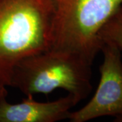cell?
<instances>
[{
    "mask_svg": "<svg viewBox=\"0 0 122 122\" xmlns=\"http://www.w3.org/2000/svg\"><path fill=\"white\" fill-rule=\"evenodd\" d=\"M92 65L76 53L50 48L20 61L14 69L10 87L26 96L63 89L79 102L92 90Z\"/></svg>",
    "mask_w": 122,
    "mask_h": 122,
    "instance_id": "2",
    "label": "cell"
},
{
    "mask_svg": "<svg viewBox=\"0 0 122 122\" xmlns=\"http://www.w3.org/2000/svg\"><path fill=\"white\" fill-rule=\"evenodd\" d=\"M51 48L76 53L93 63L102 44L100 29L122 0H53Z\"/></svg>",
    "mask_w": 122,
    "mask_h": 122,
    "instance_id": "3",
    "label": "cell"
},
{
    "mask_svg": "<svg viewBox=\"0 0 122 122\" xmlns=\"http://www.w3.org/2000/svg\"><path fill=\"white\" fill-rule=\"evenodd\" d=\"M8 91L0 92V122H56L68 119L71 109L79 102L68 94L51 102H38L26 96L20 102L7 100Z\"/></svg>",
    "mask_w": 122,
    "mask_h": 122,
    "instance_id": "5",
    "label": "cell"
},
{
    "mask_svg": "<svg viewBox=\"0 0 122 122\" xmlns=\"http://www.w3.org/2000/svg\"><path fill=\"white\" fill-rule=\"evenodd\" d=\"M103 61L99 67L100 81L94 95L82 108L70 112L71 122H86L110 116L122 122V52L112 44H103Z\"/></svg>",
    "mask_w": 122,
    "mask_h": 122,
    "instance_id": "4",
    "label": "cell"
},
{
    "mask_svg": "<svg viewBox=\"0 0 122 122\" xmlns=\"http://www.w3.org/2000/svg\"><path fill=\"white\" fill-rule=\"evenodd\" d=\"M53 0H0V92L26 57L52 46Z\"/></svg>",
    "mask_w": 122,
    "mask_h": 122,
    "instance_id": "1",
    "label": "cell"
},
{
    "mask_svg": "<svg viewBox=\"0 0 122 122\" xmlns=\"http://www.w3.org/2000/svg\"><path fill=\"white\" fill-rule=\"evenodd\" d=\"M98 37L102 46L112 44L122 53V4L100 29Z\"/></svg>",
    "mask_w": 122,
    "mask_h": 122,
    "instance_id": "6",
    "label": "cell"
}]
</instances>
